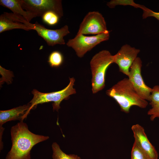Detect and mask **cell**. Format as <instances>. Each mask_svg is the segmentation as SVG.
Here are the masks:
<instances>
[{"label": "cell", "instance_id": "cell-1", "mask_svg": "<svg viewBox=\"0 0 159 159\" xmlns=\"http://www.w3.org/2000/svg\"><path fill=\"white\" fill-rule=\"evenodd\" d=\"M10 132L12 146L5 159H31L30 151L32 148L49 138L32 133L23 121L12 127Z\"/></svg>", "mask_w": 159, "mask_h": 159}, {"label": "cell", "instance_id": "cell-2", "mask_svg": "<svg viewBox=\"0 0 159 159\" xmlns=\"http://www.w3.org/2000/svg\"><path fill=\"white\" fill-rule=\"evenodd\" d=\"M106 94L116 101L122 111L126 113L130 112L132 106L145 108L148 105V101L136 92L128 78L117 82L106 91Z\"/></svg>", "mask_w": 159, "mask_h": 159}, {"label": "cell", "instance_id": "cell-3", "mask_svg": "<svg viewBox=\"0 0 159 159\" xmlns=\"http://www.w3.org/2000/svg\"><path fill=\"white\" fill-rule=\"evenodd\" d=\"M113 63V55L107 50H103L95 55L90 62L92 75V91L95 94L105 87L107 70Z\"/></svg>", "mask_w": 159, "mask_h": 159}, {"label": "cell", "instance_id": "cell-4", "mask_svg": "<svg viewBox=\"0 0 159 159\" xmlns=\"http://www.w3.org/2000/svg\"><path fill=\"white\" fill-rule=\"evenodd\" d=\"M69 82L68 85L61 90L49 93L41 92L36 89L32 92L33 97L29 102L31 105L32 109L36 107L38 104L53 102V110L58 111L60 108L61 102L64 100H67L69 96L76 93L73 88L75 80L74 77L69 78Z\"/></svg>", "mask_w": 159, "mask_h": 159}, {"label": "cell", "instance_id": "cell-5", "mask_svg": "<svg viewBox=\"0 0 159 159\" xmlns=\"http://www.w3.org/2000/svg\"><path fill=\"white\" fill-rule=\"evenodd\" d=\"M109 37V33L92 36L77 34L74 38L69 39L66 44L74 50L78 57L82 58L87 52L101 42L107 40Z\"/></svg>", "mask_w": 159, "mask_h": 159}, {"label": "cell", "instance_id": "cell-6", "mask_svg": "<svg viewBox=\"0 0 159 159\" xmlns=\"http://www.w3.org/2000/svg\"><path fill=\"white\" fill-rule=\"evenodd\" d=\"M22 8L34 14L37 16H42L52 11L61 17L63 15L62 1L60 0H20Z\"/></svg>", "mask_w": 159, "mask_h": 159}, {"label": "cell", "instance_id": "cell-7", "mask_svg": "<svg viewBox=\"0 0 159 159\" xmlns=\"http://www.w3.org/2000/svg\"><path fill=\"white\" fill-rule=\"evenodd\" d=\"M102 15L96 11L89 12L80 24L77 34H96L109 33Z\"/></svg>", "mask_w": 159, "mask_h": 159}, {"label": "cell", "instance_id": "cell-8", "mask_svg": "<svg viewBox=\"0 0 159 159\" xmlns=\"http://www.w3.org/2000/svg\"><path fill=\"white\" fill-rule=\"evenodd\" d=\"M142 61L138 57L130 67L128 79L137 93L143 99L149 101L153 88L145 83L141 74Z\"/></svg>", "mask_w": 159, "mask_h": 159}, {"label": "cell", "instance_id": "cell-9", "mask_svg": "<svg viewBox=\"0 0 159 159\" xmlns=\"http://www.w3.org/2000/svg\"><path fill=\"white\" fill-rule=\"evenodd\" d=\"M33 30H35L38 35L45 41L49 46H53L57 44H64V37L69 34L68 26L65 25L59 29H51L45 28L43 25L36 22L31 24Z\"/></svg>", "mask_w": 159, "mask_h": 159}, {"label": "cell", "instance_id": "cell-10", "mask_svg": "<svg viewBox=\"0 0 159 159\" xmlns=\"http://www.w3.org/2000/svg\"><path fill=\"white\" fill-rule=\"evenodd\" d=\"M140 51L139 49L125 44L113 55V63L118 65L120 72L128 76L130 67Z\"/></svg>", "mask_w": 159, "mask_h": 159}, {"label": "cell", "instance_id": "cell-11", "mask_svg": "<svg viewBox=\"0 0 159 159\" xmlns=\"http://www.w3.org/2000/svg\"><path fill=\"white\" fill-rule=\"evenodd\" d=\"M31 24L21 16L13 13L4 12L0 16V33L15 29L33 30Z\"/></svg>", "mask_w": 159, "mask_h": 159}, {"label": "cell", "instance_id": "cell-12", "mask_svg": "<svg viewBox=\"0 0 159 159\" xmlns=\"http://www.w3.org/2000/svg\"><path fill=\"white\" fill-rule=\"evenodd\" d=\"M135 141L145 153L149 159H158V154L148 139L144 128L138 124L131 127Z\"/></svg>", "mask_w": 159, "mask_h": 159}, {"label": "cell", "instance_id": "cell-13", "mask_svg": "<svg viewBox=\"0 0 159 159\" xmlns=\"http://www.w3.org/2000/svg\"><path fill=\"white\" fill-rule=\"evenodd\" d=\"M32 109L31 105L28 103L10 110H0V126L9 121L19 120L20 122L23 121Z\"/></svg>", "mask_w": 159, "mask_h": 159}, {"label": "cell", "instance_id": "cell-14", "mask_svg": "<svg viewBox=\"0 0 159 159\" xmlns=\"http://www.w3.org/2000/svg\"><path fill=\"white\" fill-rule=\"evenodd\" d=\"M0 5L11 10L14 14L22 16L27 21L37 17L34 14L25 11L22 8L20 0H0Z\"/></svg>", "mask_w": 159, "mask_h": 159}, {"label": "cell", "instance_id": "cell-15", "mask_svg": "<svg viewBox=\"0 0 159 159\" xmlns=\"http://www.w3.org/2000/svg\"><path fill=\"white\" fill-rule=\"evenodd\" d=\"M152 88L149 101L151 108L147 112L148 115L150 116L151 121L159 118V85H155Z\"/></svg>", "mask_w": 159, "mask_h": 159}, {"label": "cell", "instance_id": "cell-16", "mask_svg": "<svg viewBox=\"0 0 159 159\" xmlns=\"http://www.w3.org/2000/svg\"><path fill=\"white\" fill-rule=\"evenodd\" d=\"M53 151V159H81L77 155L74 154L67 155L61 149L59 145L56 142L52 145Z\"/></svg>", "mask_w": 159, "mask_h": 159}, {"label": "cell", "instance_id": "cell-17", "mask_svg": "<svg viewBox=\"0 0 159 159\" xmlns=\"http://www.w3.org/2000/svg\"><path fill=\"white\" fill-rule=\"evenodd\" d=\"M107 5L110 8H113L117 5L130 6L142 10L146 7L144 6L136 3L133 0H112L107 2Z\"/></svg>", "mask_w": 159, "mask_h": 159}, {"label": "cell", "instance_id": "cell-18", "mask_svg": "<svg viewBox=\"0 0 159 159\" xmlns=\"http://www.w3.org/2000/svg\"><path fill=\"white\" fill-rule=\"evenodd\" d=\"M63 57L62 55L58 51H54L51 52L48 58V62L52 67H58L62 63Z\"/></svg>", "mask_w": 159, "mask_h": 159}, {"label": "cell", "instance_id": "cell-19", "mask_svg": "<svg viewBox=\"0 0 159 159\" xmlns=\"http://www.w3.org/2000/svg\"><path fill=\"white\" fill-rule=\"evenodd\" d=\"M42 17L44 22L50 25H53L56 24L59 18L56 13L52 11L46 12Z\"/></svg>", "mask_w": 159, "mask_h": 159}, {"label": "cell", "instance_id": "cell-20", "mask_svg": "<svg viewBox=\"0 0 159 159\" xmlns=\"http://www.w3.org/2000/svg\"><path fill=\"white\" fill-rule=\"evenodd\" d=\"M131 159H149L146 154L135 141L131 150Z\"/></svg>", "mask_w": 159, "mask_h": 159}, {"label": "cell", "instance_id": "cell-21", "mask_svg": "<svg viewBox=\"0 0 159 159\" xmlns=\"http://www.w3.org/2000/svg\"><path fill=\"white\" fill-rule=\"evenodd\" d=\"M0 74L2 77L0 79L1 85L4 82L8 84H10L12 82V78L14 76L13 72L9 70H7L0 66Z\"/></svg>", "mask_w": 159, "mask_h": 159}, {"label": "cell", "instance_id": "cell-22", "mask_svg": "<svg viewBox=\"0 0 159 159\" xmlns=\"http://www.w3.org/2000/svg\"><path fill=\"white\" fill-rule=\"evenodd\" d=\"M143 13L142 15L143 19L149 17H153L159 21V12L154 11L146 7L143 10Z\"/></svg>", "mask_w": 159, "mask_h": 159}]
</instances>
